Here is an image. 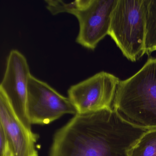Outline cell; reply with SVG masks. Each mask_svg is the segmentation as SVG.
<instances>
[{"label": "cell", "instance_id": "cell-6", "mask_svg": "<svg viewBox=\"0 0 156 156\" xmlns=\"http://www.w3.org/2000/svg\"><path fill=\"white\" fill-rule=\"evenodd\" d=\"M31 75L25 56L17 50H12L7 59L0 91L6 96L19 119L26 127L32 130L27 110L28 86Z\"/></svg>", "mask_w": 156, "mask_h": 156}, {"label": "cell", "instance_id": "cell-13", "mask_svg": "<svg viewBox=\"0 0 156 156\" xmlns=\"http://www.w3.org/2000/svg\"><path fill=\"white\" fill-rule=\"evenodd\" d=\"M4 156H13L10 149L8 151H7V152H6V153L5 154V155H4Z\"/></svg>", "mask_w": 156, "mask_h": 156}, {"label": "cell", "instance_id": "cell-1", "mask_svg": "<svg viewBox=\"0 0 156 156\" xmlns=\"http://www.w3.org/2000/svg\"><path fill=\"white\" fill-rule=\"evenodd\" d=\"M147 130L129 124L113 108L76 114L55 132L50 156H128Z\"/></svg>", "mask_w": 156, "mask_h": 156}, {"label": "cell", "instance_id": "cell-8", "mask_svg": "<svg viewBox=\"0 0 156 156\" xmlns=\"http://www.w3.org/2000/svg\"><path fill=\"white\" fill-rule=\"evenodd\" d=\"M0 122L13 156H39L35 147L39 136L23 125L2 91H0Z\"/></svg>", "mask_w": 156, "mask_h": 156}, {"label": "cell", "instance_id": "cell-4", "mask_svg": "<svg viewBox=\"0 0 156 156\" xmlns=\"http://www.w3.org/2000/svg\"><path fill=\"white\" fill-rule=\"evenodd\" d=\"M27 110L31 125H47L65 114H77L68 98L32 75L29 80Z\"/></svg>", "mask_w": 156, "mask_h": 156}, {"label": "cell", "instance_id": "cell-7", "mask_svg": "<svg viewBox=\"0 0 156 156\" xmlns=\"http://www.w3.org/2000/svg\"><path fill=\"white\" fill-rule=\"evenodd\" d=\"M117 0H84L74 16L79 22L77 43L94 50L108 35L111 14Z\"/></svg>", "mask_w": 156, "mask_h": 156}, {"label": "cell", "instance_id": "cell-3", "mask_svg": "<svg viewBox=\"0 0 156 156\" xmlns=\"http://www.w3.org/2000/svg\"><path fill=\"white\" fill-rule=\"evenodd\" d=\"M108 35L129 61L139 60L145 54L146 0H117Z\"/></svg>", "mask_w": 156, "mask_h": 156}, {"label": "cell", "instance_id": "cell-2", "mask_svg": "<svg viewBox=\"0 0 156 156\" xmlns=\"http://www.w3.org/2000/svg\"><path fill=\"white\" fill-rule=\"evenodd\" d=\"M113 108L129 124L156 129V58H148L134 75L120 81Z\"/></svg>", "mask_w": 156, "mask_h": 156}, {"label": "cell", "instance_id": "cell-5", "mask_svg": "<svg viewBox=\"0 0 156 156\" xmlns=\"http://www.w3.org/2000/svg\"><path fill=\"white\" fill-rule=\"evenodd\" d=\"M120 81L112 74L100 72L71 86L68 90V98L77 114H87L113 108L111 105Z\"/></svg>", "mask_w": 156, "mask_h": 156}, {"label": "cell", "instance_id": "cell-9", "mask_svg": "<svg viewBox=\"0 0 156 156\" xmlns=\"http://www.w3.org/2000/svg\"><path fill=\"white\" fill-rule=\"evenodd\" d=\"M146 35L145 54L156 51V0H146Z\"/></svg>", "mask_w": 156, "mask_h": 156}, {"label": "cell", "instance_id": "cell-10", "mask_svg": "<svg viewBox=\"0 0 156 156\" xmlns=\"http://www.w3.org/2000/svg\"><path fill=\"white\" fill-rule=\"evenodd\" d=\"M128 156H156V129L145 132L129 150Z\"/></svg>", "mask_w": 156, "mask_h": 156}, {"label": "cell", "instance_id": "cell-12", "mask_svg": "<svg viewBox=\"0 0 156 156\" xmlns=\"http://www.w3.org/2000/svg\"><path fill=\"white\" fill-rule=\"evenodd\" d=\"M9 149L6 134L4 129L0 126V156H4Z\"/></svg>", "mask_w": 156, "mask_h": 156}, {"label": "cell", "instance_id": "cell-11", "mask_svg": "<svg viewBox=\"0 0 156 156\" xmlns=\"http://www.w3.org/2000/svg\"><path fill=\"white\" fill-rule=\"evenodd\" d=\"M84 0H76L73 2H67L61 0H46V8L52 15L62 12H67L74 15L81 9Z\"/></svg>", "mask_w": 156, "mask_h": 156}]
</instances>
